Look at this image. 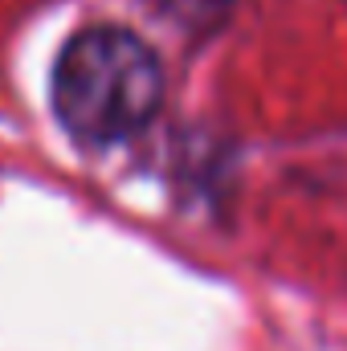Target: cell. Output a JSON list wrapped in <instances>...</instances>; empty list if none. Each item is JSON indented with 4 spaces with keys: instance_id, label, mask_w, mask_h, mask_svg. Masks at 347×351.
I'll return each instance as SVG.
<instances>
[{
    "instance_id": "2",
    "label": "cell",
    "mask_w": 347,
    "mask_h": 351,
    "mask_svg": "<svg viewBox=\"0 0 347 351\" xmlns=\"http://www.w3.org/2000/svg\"><path fill=\"white\" fill-rule=\"evenodd\" d=\"M160 8L168 16H176V21H184L188 29H204L208 21H221L225 16L229 0H160Z\"/></svg>"
},
{
    "instance_id": "1",
    "label": "cell",
    "mask_w": 347,
    "mask_h": 351,
    "mask_svg": "<svg viewBox=\"0 0 347 351\" xmlns=\"http://www.w3.org/2000/svg\"><path fill=\"white\" fill-rule=\"evenodd\" d=\"M164 102V66L156 49L123 25L74 33L53 62V110L86 143L110 147L143 131Z\"/></svg>"
}]
</instances>
